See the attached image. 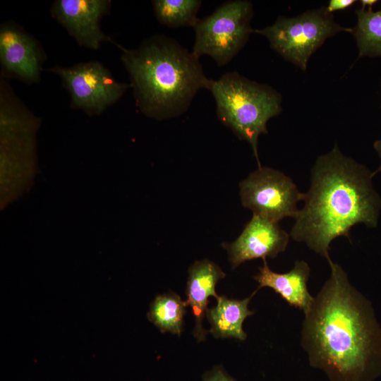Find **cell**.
Masks as SVG:
<instances>
[{"mask_svg":"<svg viewBox=\"0 0 381 381\" xmlns=\"http://www.w3.org/2000/svg\"><path fill=\"white\" fill-rule=\"evenodd\" d=\"M331 275L305 313L302 345L311 365L338 381H370L381 369V330L370 303L331 258Z\"/></svg>","mask_w":381,"mask_h":381,"instance_id":"6da1fadb","label":"cell"},{"mask_svg":"<svg viewBox=\"0 0 381 381\" xmlns=\"http://www.w3.org/2000/svg\"><path fill=\"white\" fill-rule=\"evenodd\" d=\"M373 177L335 144L315 160L304 205L298 211L290 236L328 260L334 238L345 236L351 241L350 231L358 224L375 227L381 198L373 188Z\"/></svg>","mask_w":381,"mask_h":381,"instance_id":"7a4b0ae2","label":"cell"},{"mask_svg":"<svg viewBox=\"0 0 381 381\" xmlns=\"http://www.w3.org/2000/svg\"><path fill=\"white\" fill-rule=\"evenodd\" d=\"M114 44L121 52L136 107L147 116L163 120L180 116L200 90H208L210 79L199 58L168 36H152L133 49Z\"/></svg>","mask_w":381,"mask_h":381,"instance_id":"3957f363","label":"cell"},{"mask_svg":"<svg viewBox=\"0 0 381 381\" xmlns=\"http://www.w3.org/2000/svg\"><path fill=\"white\" fill-rule=\"evenodd\" d=\"M216 102L219 121L240 139L247 141L261 167L258 138L267 134V123L282 111V98L272 87L250 80L236 71L218 80H211L208 87Z\"/></svg>","mask_w":381,"mask_h":381,"instance_id":"277c9868","label":"cell"},{"mask_svg":"<svg viewBox=\"0 0 381 381\" xmlns=\"http://www.w3.org/2000/svg\"><path fill=\"white\" fill-rule=\"evenodd\" d=\"M255 32L265 37L270 47L302 71L312 54L329 37L352 28L336 23L326 7L308 10L296 17L279 16L271 25Z\"/></svg>","mask_w":381,"mask_h":381,"instance_id":"5b68a950","label":"cell"},{"mask_svg":"<svg viewBox=\"0 0 381 381\" xmlns=\"http://www.w3.org/2000/svg\"><path fill=\"white\" fill-rule=\"evenodd\" d=\"M253 4L248 1H229L211 15L198 19L192 53L198 57L208 55L218 66H225L243 49L254 32L250 21Z\"/></svg>","mask_w":381,"mask_h":381,"instance_id":"8992f818","label":"cell"},{"mask_svg":"<svg viewBox=\"0 0 381 381\" xmlns=\"http://www.w3.org/2000/svg\"><path fill=\"white\" fill-rule=\"evenodd\" d=\"M56 74L71 97V107L88 114H99L119 100L130 84L116 80L102 64L91 61L71 67L56 66Z\"/></svg>","mask_w":381,"mask_h":381,"instance_id":"52a82bcc","label":"cell"},{"mask_svg":"<svg viewBox=\"0 0 381 381\" xmlns=\"http://www.w3.org/2000/svg\"><path fill=\"white\" fill-rule=\"evenodd\" d=\"M239 186L243 207L277 223L286 217L295 219L297 202L305 198L290 177L267 167H259Z\"/></svg>","mask_w":381,"mask_h":381,"instance_id":"ba28073f","label":"cell"},{"mask_svg":"<svg viewBox=\"0 0 381 381\" xmlns=\"http://www.w3.org/2000/svg\"><path fill=\"white\" fill-rule=\"evenodd\" d=\"M110 6L109 0H56L51 13L80 46L97 50L104 42L115 43L102 32L99 23Z\"/></svg>","mask_w":381,"mask_h":381,"instance_id":"9c48e42d","label":"cell"},{"mask_svg":"<svg viewBox=\"0 0 381 381\" xmlns=\"http://www.w3.org/2000/svg\"><path fill=\"white\" fill-rule=\"evenodd\" d=\"M44 53L37 40L20 26L4 23L0 28L1 78L38 83Z\"/></svg>","mask_w":381,"mask_h":381,"instance_id":"30bf717a","label":"cell"},{"mask_svg":"<svg viewBox=\"0 0 381 381\" xmlns=\"http://www.w3.org/2000/svg\"><path fill=\"white\" fill-rule=\"evenodd\" d=\"M289 234L278 223L253 214L240 236L232 243H223L232 269L254 259L274 258L286 250Z\"/></svg>","mask_w":381,"mask_h":381,"instance_id":"8fae6325","label":"cell"},{"mask_svg":"<svg viewBox=\"0 0 381 381\" xmlns=\"http://www.w3.org/2000/svg\"><path fill=\"white\" fill-rule=\"evenodd\" d=\"M263 266L254 276L258 289L269 287L285 300L290 306L306 313L311 308L314 298L308 292L307 282L310 276V267L305 261H296L294 267L286 273L272 271L263 259Z\"/></svg>","mask_w":381,"mask_h":381,"instance_id":"7c38bea8","label":"cell"},{"mask_svg":"<svg viewBox=\"0 0 381 381\" xmlns=\"http://www.w3.org/2000/svg\"><path fill=\"white\" fill-rule=\"evenodd\" d=\"M225 277V273L214 262L209 260L195 261L189 268L186 285L187 306L192 308L195 325L194 337L198 341L205 339L207 332L202 322L207 310L209 297L217 298L215 286L218 281Z\"/></svg>","mask_w":381,"mask_h":381,"instance_id":"4fadbf2b","label":"cell"},{"mask_svg":"<svg viewBox=\"0 0 381 381\" xmlns=\"http://www.w3.org/2000/svg\"><path fill=\"white\" fill-rule=\"evenodd\" d=\"M256 291L243 300L229 299L226 296L217 298L216 306L207 310L210 323V332L215 338H235L245 340L247 334L243 329L244 320L254 312L248 309V303Z\"/></svg>","mask_w":381,"mask_h":381,"instance_id":"5bb4252c","label":"cell"},{"mask_svg":"<svg viewBox=\"0 0 381 381\" xmlns=\"http://www.w3.org/2000/svg\"><path fill=\"white\" fill-rule=\"evenodd\" d=\"M186 306V302L174 293L158 295L150 304L147 318L161 332L180 336Z\"/></svg>","mask_w":381,"mask_h":381,"instance_id":"9a60e30c","label":"cell"},{"mask_svg":"<svg viewBox=\"0 0 381 381\" xmlns=\"http://www.w3.org/2000/svg\"><path fill=\"white\" fill-rule=\"evenodd\" d=\"M357 23L352 34L358 50V59L381 56V9H356Z\"/></svg>","mask_w":381,"mask_h":381,"instance_id":"2e32d148","label":"cell"},{"mask_svg":"<svg viewBox=\"0 0 381 381\" xmlns=\"http://www.w3.org/2000/svg\"><path fill=\"white\" fill-rule=\"evenodd\" d=\"M202 2L199 0H154L153 11L157 20L170 28L193 26Z\"/></svg>","mask_w":381,"mask_h":381,"instance_id":"e0dca14e","label":"cell"},{"mask_svg":"<svg viewBox=\"0 0 381 381\" xmlns=\"http://www.w3.org/2000/svg\"><path fill=\"white\" fill-rule=\"evenodd\" d=\"M202 381H235L228 375L221 368L216 367L207 373Z\"/></svg>","mask_w":381,"mask_h":381,"instance_id":"ac0fdd59","label":"cell"},{"mask_svg":"<svg viewBox=\"0 0 381 381\" xmlns=\"http://www.w3.org/2000/svg\"><path fill=\"white\" fill-rule=\"evenodd\" d=\"M356 2L355 0H330L326 8L329 13H332L337 11L345 10Z\"/></svg>","mask_w":381,"mask_h":381,"instance_id":"d6986e66","label":"cell"},{"mask_svg":"<svg viewBox=\"0 0 381 381\" xmlns=\"http://www.w3.org/2000/svg\"><path fill=\"white\" fill-rule=\"evenodd\" d=\"M374 149L377 152L381 162V139L376 140L373 144ZM381 171V162L380 167L373 172H372L373 176H374L376 174Z\"/></svg>","mask_w":381,"mask_h":381,"instance_id":"ffe728a7","label":"cell"},{"mask_svg":"<svg viewBox=\"0 0 381 381\" xmlns=\"http://www.w3.org/2000/svg\"><path fill=\"white\" fill-rule=\"evenodd\" d=\"M360 4H361V9H372V7L376 4L378 1L377 0H361Z\"/></svg>","mask_w":381,"mask_h":381,"instance_id":"44dd1931","label":"cell"}]
</instances>
